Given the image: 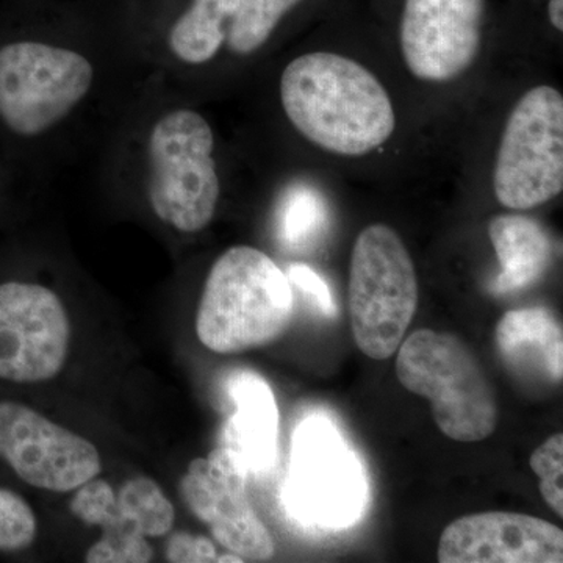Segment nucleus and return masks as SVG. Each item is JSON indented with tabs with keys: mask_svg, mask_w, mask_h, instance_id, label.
<instances>
[{
	"mask_svg": "<svg viewBox=\"0 0 563 563\" xmlns=\"http://www.w3.org/2000/svg\"><path fill=\"white\" fill-rule=\"evenodd\" d=\"M280 101L296 131L343 157L369 154L396 128L390 96L379 79L332 52L295 58L282 74Z\"/></svg>",
	"mask_w": 563,
	"mask_h": 563,
	"instance_id": "obj_1",
	"label": "nucleus"
},
{
	"mask_svg": "<svg viewBox=\"0 0 563 563\" xmlns=\"http://www.w3.org/2000/svg\"><path fill=\"white\" fill-rule=\"evenodd\" d=\"M292 313L295 296L287 274L265 252L233 246L211 266L196 333L207 350L239 354L280 339Z\"/></svg>",
	"mask_w": 563,
	"mask_h": 563,
	"instance_id": "obj_2",
	"label": "nucleus"
},
{
	"mask_svg": "<svg viewBox=\"0 0 563 563\" xmlns=\"http://www.w3.org/2000/svg\"><path fill=\"white\" fill-rule=\"evenodd\" d=\"M404 388L431 402L433 420L454 442L488 439L498 426L495 390L468 344L448 332L420 329L396 357Z\"/></svg>",
	"mask_w": 563,
	"mask_h": 563,
	"instance_id": "obj_3",
	"label": "nucleus"
},
{
	"mask_svg": "<svg viewBox=\"0 0 563 563\" xmlns=\"http://www.w3.org/2000/svg\"><path fill=\"white\" fill-rule=\"evenodd\" d=\"M417 269L401 236L385 224L363 229L352 247L347 303L358 350L387 361L418 309Z\"/></svg>",
	"mask_w": 563,
	"mask_h": 563,
	"instance_id": "obj_4",
	"label": "nucleus"
},
{
	"mask_svg": "<svg viewBox=\"0 0 563 563\" xmlns=\"http://www.w3.org/2000/svg\"><path fill=\"white\" fill-rule=\"evenodd\" d=\"M213 146V131L196 111H172L152 129L147 196L177 231L201 232L213 220L221 191Z\"/></svg>",
	"mask_w": 563,
	"mask_h": 563,
	"instance_id": "obj_5",
	"label": "nucleus"
},
{
	"mask_svg": "<svg viewBox=\"0 0 563 563\" xmlns=\"http://www.w3.org/2000/svg\"><path fill=\"white\" fill-rule=\"evenodd\" d=\"M501 206L531 210L563 190V98L553 87L532 88L510 111L493 172Z\"/></svg>",
	"mask_w": 563,
	"mask_h": 563,
	"instance_id": "obj_6",
	"label": "nucleus"
},
{
	"mask_svg": "<svg viewBox=\"0 0 563 563\" xmlns=\"http://www.w3.org/2000/svg\"><path fill=\"white\" fill-rule=\"evenodd\" d=\"M91 63L79 52L18 41L0 47V120L20 136H38L88 95Z\"/></svg>",
	"mask_w": 563,
	"mask_h": 563,
	"instance_id": "obj_7",
	"label": "nucleus"
},
{
	"mask_svg": "<svg viewBox=\"0 0 563 563\" xmlns=\"http://www.w3.org/2000/svg\"><path fill=\"white\" fill-rule=\"evenodd\" d=\"M284 499L292 515L321 528H350L368 501L358 459L325 418L302 421L292 435Z\"/></svg>",
	"mask_w": 563,
	"mask_h": 563,
	"instance_id": "obj_8",
	"label": "nucleus"
},
{
	"mask_svg": "<svg viewBox=\"0 0 563 563\" xmlns=\"http://www.w3.org/2000/svg\"><path fill=\"white\" fill-rule=\"evenodd\" d=\"M69 339L68 313L54 291L31 282L0 284V380L54 379L68 358Z\"/></svg>",
	"mask_w": 563,
	"mask_h": 563,
	"instance_id": "obj_9",
	"label": "nucleus"
},
{
	"mask_svg": "<svg viewBox=\"0 0 563 563\" xmlns=\"http://www.w3.org/2000/svg\"><path fill=\"white\" fill-rule=\"evenodd\" d=\"M0 461L31 487L68 493L102 470L95 444L32 407L0 399Z\"/></svg>",
	"mask_w": 563,
	"mask_h": 563,
	"instance_id": "obj_10",
	"label": "nucleus"
},
{
	"mask_svg": "<svg viewBox=\"0 0 563 563\" xmlns=\"http://www.w3.org/2000/svg\"><path fill=\"white\" fill-rule=\"evenodd\" d=\"M250 470L228 446L195 459L180 481V495L190 512L209 526L222 548L243 561H268L274 540L247 496Z\"/></svg>",
	"mask_w": 563,
	"mask_h": 563,
	"instance_id": "obj_11",
	"label": "nucleus"
},
{
	"mask_svg": "<svg viewBox=\"0 0 563 563\" xmlns=\"http://www.w3.org/2000/svg\"><path fill=\"white\" fill-rule=\"evenodd\" d=\"M484 0H406L401 49L417 79L443 84L472 68L483 41Z\"/></svg>",
	"mask_w": 563,
	"mask_h": 563,
	"instance_id": "obj_12",
	"label": "nucleus"
},
{
	"mask_svg": "<svg viewBox=\"0 0 563 563\" xmlns=\"http://www.w3.org/2000/svg\"><path fill=\"white\" fill-rule=\"evenodd\" d=\"M440 563H561V528L523 514L484 512L457 518L439 542Z\"/></svg>",
	"mask_w": 563,
	"mask_h": 563,
	"instance_id": "obj_13",
	"label": "nucleus"
},
{
	"mask_svg": "<svg viewBox=\"0 0 563 563\" xmlns=\"http://www.w3.org/2000/svg\"><path fill=\"white\" fill-rule=\"evenodd\" d=\"M495 342L503 362L518 376L537 383H562V324L550 310H509L496 325Z\"/></svg>",
	"mask_w": 563,
	"mask_h": 563,
	"instance_id": "obj_14",
	"label": "nucleus"
},
{
	"mask_svg": "<svg viewBox=\"0 0 563 563\" xmlns=\"http://www.w3.org/2000/svg\"><path fill=\"white\" fill-rule=\"evenodd\" d=\"M235 413L222 433V446L242 459L250 473L266 472L276 461L279 410L273 390L257 374L242 373L231 380Z\"/></svg>",
	"mask_w": 563,
	"mask_h": 563,
	"instance_id": "obj_15",
	"label": "nucleus"
},
{
	"mask_svg": "<svg viewBox=\"0 0 563 563\" xmlns=\"http://www.w3.org/2000/svg\"><path fill=\"white\" fill-rule=\"evenodd\" d=\"M70 512L84 523L101 526L102 539L85 555L88 563H147L154 558L146 537L122 515L117 493L107 481L80 485L70 501Z\"/></svg>",
	"mask_w": 563,
	"mask_h": 563,
	"instance_id": "obj_16",
	"label": "nucleus"
},
{
	"mask_svg": "<svg viewBox=\"0 0 563 563\" xmlns=\"http://www.w3.org/2000/svg\"><path fill=\"white\" fill-rule=\"evenodd\" d=\"M501 274L493 291L523 290L540 279L551 261V242L539 222L520 214H499L488 225Z\"/></svg>",
	"mask_w": 563,
	"mask_h": 563,
	"instance_id": "obj_17",
	"label": "nucleus"
},
{
	"mask_svg": "<svg viewBox=\"0 0 563 563\" xmlns=\"http://www.w3.org/2000/svg\"><path fill=\"white\" fill-rule=\"evenodd\" d=\"M240 0H192L169 35V46L179 60L202 65L218 54L228 36V25Z\"/></svg>",
	"mask_w": 563,
	"mask_h": 563,
	"instance_id": "obj_18",
	"label": "nucleus"
},
{
	"mask_svg": "<svg viewBox=\"0 0 563 563\" xmlns=\"http://www.w3.org/2000/svg\"><path fill=\"white\" fill-rule=\"evenodd\" d=\"M122 515L144 537H163L172 532L176 510L161 485L147 477H136L122 485L117 495Z\"/></svg>",
	"mask_w": 563,
	"mask_h": 563,
	"instance_id": "obj_19",
	"label": "nucleus"
},
{
	"mask_svg": "<svg viewBox=\"0 0 563 563\" xmlns=\"http://www.w3.org/2000/svg\"><path fill=\"white\" fill-rule=\"evenodd\" d=\"M299 2L301 0H240L225 36L231 51L250 55L261 49L282 16Z\"/></svg>",
	"mask_w": 563,
	"mask_h": 563,
	"instance_id": "obj_20",
	"label": "nucleus"
},
{
	"mask_svg": "<svg viewBox=\"0 0 563 563\" xmlns=\"http://www.w3.org/2000/svg\"><path fill=\"white\" fill-rule=\"evenodd\" d=\"M325 209L320 195L310 188H292L280 210V232L285 242L302 244L321 231Z\"/></svg>",
	"mask_w": 563,
	"mask_h": 563,
	"instance_id": "obj_21",
	"label": "nucleus"
},
{
	"mask_svg": "<svg viewBox=\"0 0 563 563\" xmlns=\"http://www.w3.org/2000/svg\"><path fill=\"white\" fill-rule=\"evenodd\" d=\"M38 533L35 512L24 496L0 487V553L14 554L31 548Z\"/></svg>",
	"mask_w": 563,
	"mask_h": 563,
	"instance_id": "obj_22",
	"label": "nucleus"
},
{
	"mask_svg": "<svg viewBox=\"0 0 563 563\" xmlns=\"http://www.w3.org/2000/svg\"><path fill=\"white\" fill-rule=\"evenodd\" d=\"M532 472L540 477L544 503L563 518V435H551L531 455Z\"/></svg>",
	"mask_w": 563,
	"mask_h": 563,
	"instance_id": "obj_23",
	"label": "nucleus"
},
{
	"mask_svg": "<svg viewBox=\"0 0 563 563\" xmlns=\"http://www.w3.org/2000/svg\"><path fill=\"white\" fill-rule=\"evenodd\" d=\"M166 558L169 562H217L218 553L214 544L206 537L177 532L169 539Z\"/></svg>",
	"mask_w": 563,
	"mask_h": 563,
	"instance_id": "obj_24",
	"label": "nucleus"
},
{
	"mask_svg": "<svg viewBox=\"0 0 563 563\" xmlns=\"http://www.w3.org/2000/svg\"><path fill=\"white\" fill-rule=\"evenodd\" d=\"M287 277L291 284L298 285L303 292H307L313 299L325 317H332L335 313V302H333L328 284L310 266L296 263V265H291L290 269H288Z\"/></svg>",
	"mask_w": 563,
	"mask_h": 563,
	"instance_id": "obj_25",
	"label": "nucleus"
},
{
	"mask_svg": "<svg viewBox=\"0 0 563 563\" xmlns=\"http://www.w3.org/2000/svg\"><path fill=\"white\" fill-rule=\"evenodd\" d=\"M548 14H550L551 24L558 29L559 32L563 31V0H550L548 5Z\"/></svg>",
	"mask_w": 563,
	"mask_h": 563,
	"instance_id": "obj_26",
	"label": "nucleus"
},
{
	"mask_svg": "<svg viewBox=\"0 0 563 563\" xmlns=\"http://www.w3.org/2000/svg\"><path fill=\"white\" fill-rule=\"evenodd\" d=\"M217 562H221V563H224V562L242 563L244 561H243L242 558H240V555H236V554H233V553H229V554H224V555H218Z\"/></svg>",
	"mask_w": 563,
	"mask_h": 563,
	"instance_id": "obj_27",
	"label": "nucleus"
}]
</instances>
